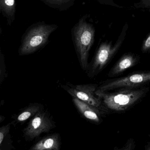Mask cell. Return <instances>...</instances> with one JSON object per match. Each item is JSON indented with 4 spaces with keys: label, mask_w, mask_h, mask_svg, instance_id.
<instances>
[{
    "label": "cell",
    "mask_w": 150,
    "mask_h": 150,
    "mask_svg": "<svg viewBox=\"0 0 150 150\" xmlns=\"http://www.w3.org/2000/svg\"><path fill=\"white\" fill-rule=\"evenodd\" d=\"M87 15L83 16L71 30L75 50L80 66L84 70L88 69L89 52L94 43L95 33V27L87 21Z\"/></svg>",
    "instance_id": "cell-1"
},
{
    "label": "cell",
    "mask_w": 150,
    "mask_h": 150,
    "mask_svg": "<svg viewBox=\"0 0 150 150\" xmlns=\"http://www.w3.org/2000/svg\"><path fill=\"white\" fill-rule=\"evenodd\" d=\"M58 28V25L49 24L44 21L33 25L22 41L19 48L20 54H30L44 47L48 43L51 34Z\"/></svg>",
    "instance_id": "cell-2"
},
{
    "label": "cell",
    "mask_w": 150,
    "mask_h": 150,
    "mask_svg": "<svg viewBox=\"0 0 150 150\" xmlns=\"http://www.w3.org/2000/svg\"><path fill=\"white\" fill-rule=\"evenodd\" d=\"M147 90V89H143L108 92L97 89L95 94L108 111L118 112L125 111L133 105L144 96Z\"/></svg>",
    "instance_id": "cell-3"
},
{
    "label": "cell",
    "mask_w": 150,
    "mask_h": 150,
    "mask_svg": "<svg viewBox=\"0 0 150 150\" xmlns=\"http://www.w3.org/2000/svg\"><path fill=\"white\" fill-rule=\"evenodd\" d=\"M128 25L126 23L114 45L112 41L103 42L100 44L93 57L90 67L89 76L93 77L100 72L115 55L123 44L127 35Z\"/></svg>",
    "instance_id": "cell-4"
},
{
    "label": "cell",
    "mask_w": 150,
    "mask_h": 150,
    "mask_svg": "<svg viewBox=\"0 0 150 150\" xmlns=\"http://www.w3.org/2000/svg\"><path fill=\"white\" fill-rule=\"evenodd\" d=\"M98 85L96 84H84L73 85L67 84L62 85L69 95L81 101L94 107L100 110L105 115L108 111L104 106L100 99L95 94Z\"/></svg>",
    "instance_id": "cell-5"
},
{
    "label": "cell",
    "mask_w": 150,
    "mask_h": 150,
    "mask_svg": "<svg viewBox=\"0 0 150 150\" xmlns=\"http://www.w3.org/2000/svg\"><path fill=\"white\" fill-rule=\"evenodd\" d=\"M54 127V122L50 115L43 109L37 113L30 122L25 129V135L33 140L41 134L48 133Z\"/></svg>",
    "instance_id": "cell-6"
},
{
    "label": "cell",
    "mask_w": 150,
    "mask_h": 150,
    "mask_svg": "<svg viewBox=\"0 0 150 150\" xmlns=\"http://www.w3.org/2000/svg\"><path fill=\"white\" fill-rule=\"evenodd\" d=\"M150 81V72L137 73L106 82L98 87L97 90L101 91H108L118 88L137 86Z\"/></svg>",
    "instance_id": "cell-7"
},
{
    "label": "cell",
    "mask_w": 150,
    "mask_h": 150,
    "mask_svg": "<svg viewBox=\"0 0 150 150\" xmlns=\"http://www.w3.org/2000/svg\"><path fill=\"white\" fill-rule=\"evenodd\" d=\"M73 102L79 112L85 119L95 124H100L101 122V117L105 114L100 110L76 98L73 97Z\"/></svg>",
    "instance_id": "cell-8"
},
{
    "label": "cell",
    "mask_w": 150,
    "mask_h": 150,
    "mask_svg": "<svg viewBox=\"0 0 150 150\" xmlns=\"http://www.w3.org/2000/svg\"><path fill=\"white\" fill-rule=\"evenodd\" d=\"M137 60V57L132 53L124 55L112 68L108 73V76L114 77L133 67Z\"/></svg>",
    "instance_id": "cell-9"
},
{
    "label": "cell",
    "mask_w": 150,
    "mask_h": 150,
    "mask_svg": "<svg viewBox=\"0 0 150 150\" xmlns=\"http://www.w3.org/2000/svg\"><path fill=\"white\" fill-rule=\"evenodd\" d=\"M61 147L60 137L59 134L47 136L37 142L32 148L33 150H59Z\"/></svg>",
    "instance_id": "cell-10"
},
{
    "label": "cell",
    "mask_w": 150,
    "mask_h": 150,
    "mask_svg": "<svg viewBox=\"0 0 150 150\" xmlns=\"http://www.w3.org/2000/svg\"><path fill=\"white\" fill-rule=\"evenodd\" d=\"M15 0H0V12L6 18L10 25L15 20Z\"/></svg>",
    "instance_id": "cell-11"
},
{
    "label": "cell",
    "mask_w": 150,
    "mask_h": 150,
    "mask_svg": "<svg viewBox=\"0 0 150 150\" xmlns=\"http://www.w3.org/2000/svg\"><path fill=\"white\" fill-rule=\"evenodd\" d=\"M46 5L59 11H65L74 4L76 0H40Z\"/></svg>",
    "instance_id": "cell-12"
},
{
    "label": "cell",
    "mask_w": 150,
    "mask_h": 150,
    "mask_svg": "<svg viewBox=\"0 0 150 150\" xmlns=\"http://www.w3.org/2000/svg\"><path fill=\"white\" fill-rule=\"evenodd\" d=\"M43 107L42 105H35L20 114L18 118V120L20 122L25 121L29 119L31 116L35 115L37 113L43 110Z\"/></svg>",
    "instance_id": "cell-13"
},
{
    "label": "cell",
    "mask_w": 150,
    "mask_h": 150,
    "mask_svg": "<svg viewBox=\"0 0 150 150\" xmlns=\"http://www.w3.org/2000/svg\"><path fill=\"white\" fill-rule=\"evenodd\" d=\"M139 1L134 4L136 9H150V0H138Z\"/></svg>",
    "instance_id": "cell-14"
},
{
    "label": "cell",
    "mask_w": 150,
    "mask_h": 150,
    "mask_svg": "<svg viewBox=\"0 0 150 150\" xmlns=\"http://www.w3.org/2000/svg\"><path fill=\"white\" fill-rule=\"evenodd\" d=\"M97 2L100 4L102 5H108V6H112L115 8H123V6H120L115 2L114 0H96Z\"/></svg>",
    "instance_id": "cell-15"
},
{
    "label": "cell",
    "mask_w": 150,
    "mask_h": 150,
    "mask_svg": "<svg viewBox=\"0 0 150 150\" xmlns=\"http://www.w3.org/2000/svg\"><path fill=\"white\" fill-rule=\"evenodd\" d=\"M142 49L143 53L150 51V33L143 42Z\"/></svg>",
    "instance_id": "cell-16"
},
{
    "label": "cell",
    "mask_w": 150,
    "mask_h": 150,
    "mask_svg": "<svg viewBox=\"0 0 150 150\" xmlns=\"http://www.w3.org/2000/svg\"><path fill=\"white\" fill-rule=\"evenodd\" d=\"M4 137V136L3 133L2 132H0V144H1L3 140Z\"/></svg>",
    "instance_id": "cell-17"
},
{
    "label": "cell",
    "mask_w": 150,
    "mask_h": 150,
    "mask_svg": "<svg viewBox=\"0 0 150 150\" xmlns=\"http://www.w3.org/2000/svg\"><path fill=\"white\" fill-rule=\"evenodd\" d=\"M148 11H149V12H150V9H148Z\"/></svg>",
    "instance_id": "cell-18"
},
{
    "label": "cell",
    "mask_w": 150,
    "mask_h": 150,
    "mask_svg": "<svg viewBox=\"0 0 150 150\" xmlns=\"http://www.w3.org/2000/svg\"><path fill=\"white\" fill-rule=\"evenodd\" d=\"M1 33V29H0V33Z\"/></svg>",
    "instance_id": "cell-19"
}]
</instances>
